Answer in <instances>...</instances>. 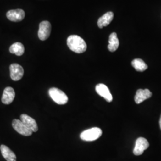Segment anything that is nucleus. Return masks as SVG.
Returning <instances> with one entry per match:
<instances>
[{
	"mask_svg": "<svg viewBox=\"0 0 161 161\" xmlns=\"http://www.w3.org/2000/svg\"><path fill=\"white\" fill-rule=\"evenodd\" d=\"M67 45L70 50L78 54L86 52L87 48L85 41L76 35L69 36L67 39Z\"/></svg>",
	"mask_w": 161,
	"mask_h": 161,
	"instance_id": "nucleus-1",
	"label": "nucleus"
},
{
	"mask_svg": "<svg viewBox=\"0 0 161 161\" xmlns=\"http://www.w3.org/2000/svg\"><path fill=\"white\" fill-rule=\"evenodd\" d=\"M48 94L53 100L58 104H65L68 102V97L66 94L57 88H51L48 91Z\"/></svg>",
	"mask_w": 161,
	"mask_h": 161,
	"instance_id": "nucleus-2",
	"label": "nucleus"
},
{
	"mask_svg": "<svg viewBox=\"0 0 161 161\" xmlns=\"http://www.w3.org/2000/svg\"><path fill=\"white\" fill-rule=\"evenodd\" d=\"M102 135V131L100 128L94 127L85 130L81 132L80 137L82 140L86 142H92L97 140Z\"/></svg>",
	"mask_w": 161,
	"mask_h": 161,
	"instance_id": "nucleus-3",
	"label": "nucleus"
},
{
	"mask_svg": "<svg viewBox=\"0 0 161 161\" xmlns=\"http://www.w3.org/2000/svg\"><path fill=\"white\" fill-rule=\"evenodd\" d=\"M12 126L15 131L24 136H30L33 131L26 127L21 120L14 119L12 122Z\"/></svg>",
	"mask_w": 161,
	"mask_h": 161,
	"instance_id": "nucleus-4",
	"label": "nucleus"
},
{
	"mask_svg": "<svg viewBox=\"0 0 161 161\" xmlns=\"http://www.w3.org/2000/svg\"><path fill=\"white\" fill-rule=\"evenodd\" d=\"M52 31L51 24L48 21H43L41 22L38 32V37L41 41L46 40L50 36Z\"/></svg>",
	"mask_w": 161,
	"mask_h": 161,
	"instance_id": "nucleus-5",
	"label": "nucleus"
},
{
	"mask_svg": "<svg viewBox=\"0 0 161 161\" xmlns=\"http://www.w3.org/2000/svg\"><path fill=\"white\" fill-rule=\"evenodd\" d=\"M10 75L12 80L18 81L21 80L24 75V70L22 66L17 64H13L10 66Z\"/></svg>",
	"mask_w": 161,
	"mask_h": 161,
	"instance_id": "nucleus-6",
	"label": "nucleus"
},
{
	"mask_svg": "<svg viewBox=\"0 0 161 161\" xmlns=\"http://www.w3.org/2000/svg\"><path fill=\"white\" fill-rule=\"evenodd\" d=\"M149 147L148 141L143 137H139L136 142V145L133 150V153L135 155L139 156L142 155L145 150Z\"/></svg>",
	"mask_w": 161,
	"mask_h": 161,
	"instance_id": "nucleus-7",
	"label": "nucleus"
},
{
	"mask_svg": "<svg viewBox=\"0 0 161 161\" xmlns=\"http://www.w3.org/2000/svg\"><path fill=\"white\" fill-rule=\"evenodd\" d=\"M6 16L9 20L18 22L23 20L25 16V13L22 9L12 10L7 12Z\"/></svg>",
	"mask_w": 161,
	"mask_h": 161,
	"instance_id": "nucleus-8",
	"label": "nucleus"
},
{
	"mask_svg": "<svg viewBox=\"0 0 161 161\" xmlns=\"http://www.w3.org/2000/svg\"><path fill=\"white\" fill-rule=\"evenodd\" d=\"M96 91L100 96L103 97L108 102H111L113 100L112 94L110 92L108 87L103 84H99L96 86Z\"/></svg>",
	"mask_w": 161,
	"mask_h": 161,
	"instance_id": "nucleus-9",
	"label": "nucleus"
},
{
	"mask_svg": "<svg viewBox=\"0 0 161 161\" xmlns=\"http://www.w3.org/2000/svg\"><path fill=\"white\" fill-rule=\"evenodd\" d=\"M15 92L14 89L10 86H7L4 90L1 98V101L4 104H10L13 102Z\"/></svg>",
	"mask_w": 161,
	"mask_h": 161,
	"instance_id": "nucleus-10",
	"label": "nucleus"
},
{
	"mask_svg": "<svg viewBox=\"0 0 161 161\" xmlns=\"http://www.w3.org/2000/svg\"><path fill=\"white\" fill-rule=\"evenodd\" d=\"M20 120L23 124L31 129L33 132H36L38 130V125L34 118L26 114H22L20 116Z\"/></svg>",
	"mask_w": 161,
	"mask_h": 161,
	"instance_id": "nucleus-11",
	"label": "nucleus"
},
{
	"mask_svg": "<svg viewBox=\"0 0 161 161\" xmlns=\"http://www.w3.org/2000/svg\"><path fill=\"white\" fill-rule=\"evenodd\" d=\"M152 92L148 89H139L135 96V102L137 104H140L144 102L146 99H148L152 97Z\"/></svg>",
	"mask_w": 161,
	"mask_h": 161,
	"instance_id": "nucleus-12",
	"label": "nucleus"
},
{
	"mask_svg": "<svg viewBox=\"0 0 161 161\" xmlns=\"http://www.w3.org/2000/svg\"><path fill=\"white\" fill-rule=\"evenodd\" d=\"M114 13L112 12H109L105 13L103 16L100 17L98 20L97 25L99 28L102 29L103 27L109 25L114 19Z\"/></svg>",
	"mask_w": 161,
	"mask_h": 161,
	"instance_id": "nucleus-13",
	"label": "nucleus"
},
{
	"mask_svg": "<svg viewBox=\"0 0 161 161\" xmlns=\"http://www.w3.org/2000/svg\"><path fill=\"white\" fill-rule=\"evenodd\" d=\"M0 150L2 155L6 161H16V156L15 153L7 146L2 144L0 146Z\"/></svg>",
	"mask_w": 161,
	"mask_h": 161,
	"instance_id": "nucleus-14",
	"label": "nucleus"
},
{
	"mask_svg": "<svg viewBox=\"0 0 161 161\" xmlns=\"http://www.w3.org/2000/svg\"><path fill=\"white\" fill-rule=\"evenodd\" d=\"M119 45V41L117 37V34L115 32H113L110 35L109 38V45L108 49L110 52H114L118 48Z\"/></svg>",
	"mask_w": 161,
	"mask_h": 161,
	"instance_id": "nucleus-15",
	"label": "nucleus"
},
{
	"mask_svg": "<svg viewBox=\"0 0 161 161\" xmlns=\"http://www.w3.org/2000/svg\"><path fill=\"white\" fill-rule=\"evenodd\" d=\"M9 51L12 54H15L17 56H21L25 52V47L21 42H15L10 46Z\"/></svg>",
	"mask_w": 161,
	"mask_h": 161,
	"instance_id": "nucleus-16",
	"label": "nucleus"
},
{
	"mask_svg": "<svg viewBox=\"0 0 161 161\" xmlns=\"http://www.w3.org/2000/svg\"><path fill=\"white\" fill-rule=\"evenodd\" d=\"M132 67L138 72H143L147 69V65L140 58H136L131 62Z\"/></svg>",
	"mask_w": 161,
	"mask_h": 161,
	"instance_id": "nucleus-17",
	"label": "nucleus"
},
{
	"mask_svg": "<svg viewBox=\"0 0 161 161\" xmlns=\"http://www.w3.org/2000/svg\"><path fill=\"white\" fill-rule=\"evenodd\" d=\"M159 125H160V128H161V118H160V120H159Z\"/></svg>",
	"mask_w": 161,
	"mask_h": 161,
	"instance_id": "nucleus-18",
	"label": "nucleus"
}]
</instances>
